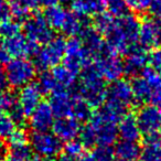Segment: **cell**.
<instances>
[{
	"mask_svg": "<svg viewBox=\"0 0 161 161\" xmlns=\"http://www.w3.org/2000/svg\"><path fill=\"white\" fill-rule=\"evenodd\" d=\"M140 22L132 14L121 18H114L108 29L103 34L106 47L114 54H126V52L137 44Z\"/></svg>",
	"mask_w": 161,
	"mask_h": 161,
	"instance_id": "cell-1",
	"label": "cell"
},
{
	"mask_svg": "<svg viewBox=\"0 0 161 161\" xmlns=\"http://www.w3.org/2000/svg\"><path fill=\"white\" fill-rule=\"evenodd\" d=\"M105 82L94 66L90 65L80 72L77 94L91 107H101L107 97V86Z\"/></svg>",
	"mask_w": 161,
	"mask_h": 161,
	"instance_id": "cell-2",
	"label": "cell"
},
{
	"mask_svg": "<svg viewBox=\"0 0 161 161\" xmlns=\"http://www.w3.org/2000/svg\"><path fill=\"white\" fill-rule=\"evenodd\" d=\"M91 127L93 128L96 138V146H112L115 143L118 131H117V124L118 120L106 113L103 108L97 110L90 118Z\"/></svg>",
	"mask_w": 161,
	"mask_h": 161,
	"instance_id": "cell-3",
	"label": "cell"
},
{
	"mask_svg": "<svg viewBox=\"0 0 161 161\" xmlns=\"http://www.w3.org/2000/svg\"><path fill=\"white\" fill-rule=\"evenodd\" d=\"M66 41L62 36H53L50 41L39 47L34 55V65L36 69L47 71L60 64L64 58Z\"/></svg>",
	"mask_w": 161,
	"mask_h": 161,
	"instance_id": "cell-4",
	"label": "cell"
},
{
	"mask_svg": "<svg viewBox=\"0 0 161 161\" xmlns=\"http://www.w3.org/2000/svg\"><path fill=\"white\" fill-rule=\"evenodd\" d=\"M8 85L14 88H22L33 80L36 74V67L28 58H11L5 69Z\"/></svg>",
	"mask_w": 161,
	"mask_h": 161,
	"instance_id": "cell-5",
	"label": "cell"
},
{
	"mask_svg": "<svg viewBox=\"0 0 161 161\" xmlns=\"http://www.w3.org/2000/svg\"><path fill=\"white\" fill-rule=\"evenodd\" d=\"M93 62V56L85 49L80 39L72 36L66 41L64 54V65L75 73L82 72L90 66Z\"/></svg>",
	"mask_w": 161,
	"mask_h": 161,
	"instance_id": "cell-6",
	"label": "cell"
},
{
	"mask_svg": "<svg viewBox=\"0 0 161 161\" xmlns=\"http://www.w3.org/2000/svg\"><path fill=\"white\" fill-rule=\"evenodd\" d=\"M30 146L36 154L44 159H53L62 152V141L50 131H36L30 137Z\"/></svg>",
	"mask_w": 161,
	"mask_h": 161,
	"instance_id": "cell-7",
	"label": "cell"
},
{
	"mask_svg": "<svg viewBox=\"0 0 161 161\" xmlns=\"http://www.w3.org/2000/svg\"><path fill=\"white\" fill-rule=\"evenodd\" d=\"M93 62H94L93 65L94 69L104 80L108 82L120 80L121 76L125 74L124 61L117 54L112 53L108 50L94 58Z\"/></svg>",
	"mask_w": 161,
	"mask_h": 161,
	"instance_id": "cell-8",
	"label": "cell"
},
{
	"mask_svg": "<svg viewBox=\"0 0 161 161\" xmlns=\"http://www.w3.org/2000/svg\"><path fill=\"white\" fill-rule=\"evenodd\" d=\"M25 36L38 45L44 44L54 36L53 30L49 25L44 14H30L23 23Z\"/></svg>",
	"mask_w": 161,
	"mask_h": 161,
	"instance_id": "cell-9",
	"label": "cell"
},
{
	"mask_svg": "<svg viewBox=\"0 0 161 161\" xmlns=\"http://www.w3.org/2000/svg\"><path fill=\"white\" fill-rule=\"evenodd\" d=\"M105 103L126 113L127 108L134 103L131 83L121 78L112 82L107 87V97Z\"/></svg>",
	"mask_w": 161,
	"mask_h": 161,
	"instance_id": "cell-10",
	"label": "cell"
},
{
	"mask_svg": "<svg viewBox=\"0 0 161 161\" xmlns=\"http://www.w3.org/2000/svg\"><path fill=\"white\" fill-rule=\"evenodd\" d=\"M141 135L150 136L161 132V109L154 105H143L136 116Z\"/></svg>",
	"mask_w": 161,
	"mask_h": 161,
	"instance_id": "cell-11",
	"label": "cell"
},
{
	"mask_svg": "<svg viewBox=\"0 0 161 161\" xmlns=\"http://www.w3.org/2000/svg\"><path fill=\"white\" fill-rule=\"evenodd\" d=\"M1 44L5 47L10 56L14 58H27L29 56H34L39 50V45L29 40L22 33H18L16 36L3 39Z\"/></svg>",
	"mask_w": 161,
	"mask_h": 161,
	"instance_id": "cell-12",
	"label": "cell"
},
{
	"mask_svg": "<svg viewBox=\"0 0 161 161\" xmlns=\"http://www.w3.org/2000/svg\"><path fill=\"white\" fill-rule=\"evenodd\" d=\"M125 60H124V69L125 73L130 76L140 75V73L147 67L149 55L147 49L140 44H135L126 52Z\"/></svg>",
	"mask_w": 161,
	"mask_h": 161,
	"instance_id": "cell-13",
	"label": "cell"
},
{
	"mask_svg": "<svg viewBox=\"0 0 161 161\" xmlns=\"http://www.w3.org/2000/svg\"><path fill=\"white\" fill-rule=\"evenodd\" d=\"M138 40L147 50L161 47V25L152 19L143 20L139 27Z\"/></svg>",
	"mask_w": 161,
	"mask_h": 161,
	"instance_id": "cell-14",
	"label": "cell"
},
{
	"mask_svg": "<svg viewBox=\"0 0 161 161\" xmlns=\"http://www.w3.org/2000/svg\"><path fill=\"white\" fill-rule=\"evenodd\" d=\"M42 95L36 83H30L20 90L17 98V104L22 109L25 116L29 117L30 114L41 104Z\"/></svg>",
	"mask_w": 161,
	"mask_h": 161,
	"instance_id": "cell-15",
	"label": "cell"
},
{
	"mask_svg": "<svg viewBox=\"0 0 161 161\" xmlns=\"http://www.w3.org/2000/svg\"><path fill=\"white\" fill-rule=\"evenodd\" d=\"M29 125L33 132L49 131L54 123V114L49 103L41 102V104L30 114Z\"/></svg>",
	"mask_w": 161,
	"mask_h": 161,
	"instance_id": "cell-16",
	"label": "cell"
},
{
	"mask_svg": "<svg viewBox=\"0 0 161 161\" xmlns=\"http://www.w3.org/2000/svg\"><path fill=\"white\" fill-rule=\"evenodd\" d=\"M52 129H53V134L61 141L67 142V141L74 140L80 136L82 127L80 121L73 117H62L54 120Z\"/></svg>",
	"mask_w": 161,
	"mask_h": 161,
	"instance_id": "cell-17",
	"label": "cell"
},
{
	"mask_svg": "<svg viewBox=\"0 0 161 161\" xmlns=\"http://www.w3.org/2000/svg\"><path fill=\"white\" fill-rule=\"evenodd\" d=\"M72 104H73V94L67 92V90H58L53 94H51L49 105L54 116L62 118V117H71Z\"/></svg>",
	"mask_w": 161,
	"mask_h": 161,
	"instance_id": "cell-18",
	"label": "cell"
},
{
	"mask_svg": "<svg viewBox=\"0 0 161 161\" xmlns=\"http://www.w3.org/2000/svg\"><path fill=\"white\" fill-rule=\"evenodd\" d=\"M80 39L83 42L85 49L93 56V60L97 55H99V54H102L107 50L103 36L96 29L91 28L90 25H87L82 31V33L80 34Z\"/></svg>",
	"mask_w": 161,
	"mask_h": 161,
	"instance_id": "cell-19",
	"label": "cell"
},
{
	"mask_svg": "<svg viewBox=\"0 0 161 161\" xmlns=\"http://www.w3.org/2000/svg\"><path fill=\"white\" fill-rule=\"evenodd\" d=\"M117 131L121 140L126 141H138L141 136L138 123L135 115L125 114L117 124Z\"/></svg>",
	"mask_w": 161,
	"mask_h": 161,
	"instance_id": "cell-20",
	"label": "cell"
},
{
	"mask_svg": "<svg viewBox=\"0 0 161 161\" xmlns=\"http://www.w3.org/2000/svg\"><path fill=\"white\" fill-rule=\"evenodd\" d=\"M72 10L80 17L97 16L106 10V0H72Z\"/></svg>",
	"mask_w": 161,
	"mask_h": 161,
	"instance_id": "cell-21",
	"label": "cell"
},
{
	"mask_svg": "<svg viewBox=\"0 0 161 161\" xmlns=\"http://www.w3.org/2000/svg\"><path fill=\"white\" fill-rule=\"evenodd\" d=\"M139 161H161V134L146 136Z\"/></svg>",
	"mask_w": 161,
	"mask_h": 161,
	"instance_id": "cell-22",
	"label": "cell"
},
{
	"mask_svg": "<svg viewBox=\"0 0 161 161\" xmlns=\"http://www.w3.org/2000/svg\"><path fill=\"white\" fill-rule=\"evenodd\" d=\"M140 149L141 148L136 141H119L113 149L114 151L113 161H139Z\"/></svg>",
	"mask_w": 161,
	"mask_h": 161,
	"instance_id": "cell-23",
	"label": "cell"
},
{
	"mask_svg": "<svg viewBox=\"0 0 161 161\" xmlns=\"http://www.w3.org/2000/svg\"><path fill=\"white\" fill-rule=\"evenodd\" d=\"M51 73L60 90H69L72 86H74L77 77V73L69 69L64 64L56 65L55 67H53Z\"/></svg>",
	"mask_w": 161,
	"mask_h": 161,
	"instance_id": "cell-24",
	"label": "cell"
},
{
	"mask_svg": "<svg viewBox=\"0 0 161 161\" xmlns=\"http://www.w3.org/2000/svg\"><path fill=\"white\" fill-rule=\"evenodd\" d=\"M134 102L141 105H147L150 103L151 97V86L141 75H138L131 82Z\"/></svg>",
	"mask_w": 161,
	"mask_h": 161,
	"instance_id": "cell-25",
	"label": "cell"
},
{
	"mask_svg": "<svg viewBox=\"0 0 161 161\" xmlns=\"http://www.w3.org/2000/svg\"><path fill=\"white\" fill-rule=\"evenodd\" d=\"M87 21H86V18L84 17H80L78 14H76L75 12L73 11H69V14H67V18L64 22V25H63L61 32H63L64 34L69 36V38L72 36H77L82 33L84 29L87 27Z\"/></svg>",
	"mask_w": 161,
	"mask_h": 161,
	"instance_id": "cell-26",
	"label": "cell"
},
{
	"mask_svg": "<svg viewBox=\"0 0 161 161\" xmlns=\"http://www.w3.org/2000/svg\"><path fill=\"white\" fill-rule=\"evenodd\" d=\"M67 14H69V11L64 7L58 5L47 7L44 12V17L49 25L52 28V30H58V31L62 30Z\"/></svg>",
	"mask_w": 161,
	"mask_h": 161,
	"instance_id": "cell-27",
	"label": "cell"
},
{
	"mask_svg": "<svg viewBox=\"0 0 161 161\" xmlns=\"http://www.w3.org/2000/svg\"><path fill=\"white\" fill-rule=\"evenodd\" d=\"M7 159L8 161H30L33 159V150L29 141L10 143Z\"/></svg>",
	"mask_w": 161,
	"mask_h": 161,
	"instance_id": "cell-28",
	"label": "cell"
},
{
	"mask_svg": "<svg viewBox=\"0 0 161 161\" xmlns=\"http://www.w3.org/2000/svg\"><path fill=\"white\" fill-rule=\"evenodd\" d=\"M91 106L84 101L77 93L73 94V104H72V112L71 117L75 118L80 123L86 121L92 117V110Z\"/></svg>",
	"mask_w": 161,
	"mask_h": 161,
	"instance_id": "cell-29",
	"label": "cell"
},
{
	"mask_svg": "<svg viewBox=\"0 0 161 161\" xmlns=\"http://www.w3.org/2000/svg\"><path fill=\"white\" fill-rule=\"evenodd\" d=\"M36 85L40 88L41 93L44 95H51L53 94L55 91L60 90L56 84L55 80H54L53 75L51 72L49 71H42L41 75L39 76Z\"/></svg>",
	"mask_w": 161,
	"mask_h": 161,
	"instance_id": "cell-30",
	"label": "cell"
},
{
	"mask_svg": "<svg viewBox=\"0 0 161 161\" xmlns=\"http://www.w3.org/2000/svg\"><path fill=\"white\" fill-rule=\"evenodd\" d=\"M11 14L16 18V20H25L30 16V11L32 8L29 0H14L10 3Z\"/></svg>",
	"mask_w": 161,
	"mask_h": 161,
	"instance_id": "cell-31",
	"label": "cell"
},
{
	"mask_svg": "<svg viewBox=\"0 0 161 161\" xmlns=\"http://www.w3.org/2000/svg\"><path fill=\"white\" fill-rule=\"evenodd\" d=\"M17 130V125L8 112L0 110V139H8Z\"/></svg>",
	"mask_w": 161,
	"mask_h": 161,
	"instance_id": "cell-32",
	"label": "cell"
},
{
	"mask_svg": "<svg viewBox=\"0 0 161 161\" xmlns=\"http://www.w3.org/2000/svg\"><path fill=\"white\" fill-rule=\"evenodd\" d=\"M106 10L114 18H121L129 14L125 0H106Z\"/></svg>",
	"mask_w": 161,
	"mask_h": 161,
	"instance_id": "cell-33",
	"label": "cell"
},
{
	"mask_svg": "<svg viewBox=\"0 0 161 161\" xmlns=\"http://www.w3.org/2000/svg\"><path fill=\"white\" fill-rule=\"evenodd\" d=\"M63 148H64L65 156L69 157L72 159H75V160H77V159H80V157H83L85 154L84 153L85 147H84L83 143L80 142V140L74 139V140L67 141L66 145L63 146Z\"/></svg>",
	"mask_w": 161,
	"mask_h": 161,
	"instance_id": "cell-34",
	"label": "cell"
},
{
	"mask_svg": "<svg viewBox=\"0 0 161 161\" xmlns=\"http://www.w3.org/2000/svg\"><path fill=\"white\" fill-rule=\"evenodd\" d=\"M91 158L93 161H113L114 160V151L110 146H95Z\"/></svg>",
	"mask_w": 161,
	"mask_h": 161,
	"instance_id": "cell-35",
	"label": "cell"
},
{
	"mask_svg": "<svg viewBox=\"0 0 161 161\" xmlns=\"http://www.w3.org/2000/svg\"><path fill=\"white\" fill-rule=\"evenodd\" d=\"M20 29L21 27L18 21L8 19V20L0 22V36L1 39H6L16 36V34L20 33Z\"/></svg>",
	"mask_w": 161,
	"mask_h": 161,
	"instance_id": "cell-36",
	"label": "cell"
},
{
	"mask_svg": "<svg viewBox=\"0 0 161 161\" xmlns=\"http://www.w3.org/2000/svg\"><path fill=\"white\" fill-rule=\"evenodd\" d=\"M114 20V17L110 16L108 12H102V14L95 16L94 19V29H96L99 33L103 36L105 31L108 29L110 23Z\"/></svg>",
	"mask_w": 161,
	"mask_h": 161,
	"instance_id": "cell-37",
	"label": "cell"
},
{
	"mask_svg": "<svg viewBox=\"0 0 161 161\" xmlns=\"http://www.w3.org/2000/svg\"><path fill=\"white\" fill-rule=\"evenodd\" d=\"M16 104H17V98L14 93L7 90L0 92V110L9 112Z\"/></svg>",
	"mask_w": 161,
	"mask_h": 161,
	"instance_id": "cell-38",
	"label": "cell"
},
{
	"mask_svg": "<svg viewBox=\"0 0 161 161\" xmlns=\"http://www.w3.org/2000/svg\"><path fill=\"white\" fill-rule=\"evenodd\" d=\"M128 9L137 14H142L149 9L151 0H125Z\"/></svg>",
	"mask_w": 161,
	"mask_h": 161,
	"instance_id": "cell-39",
	"label": "cell"
},
{
	"mask_svg": "<svg viewBox=\"0 0 161 161\" xmlns=\"http://www.w3.org/2000/svg\"><path fill=\"white\" fill-rule=\"evenodd\" d=\"M148 63H149L150 67L154 72H157L159 75H161V47L153 49V51L149 55Z\"/></svg>",
	"mask_w": 161,
	"mask_h": 161,
	"instance_id": "cell-40",
	"label": "cell"
},
{
	"mask_svg": "<svg viewBox=\"0 0 161 161\" xmlns=\"http://www.w3.org/2000/svg\"><path fill=\"white\" fill-rule=\"evenodd\" d=\"M148 11L152 20L161 25V0H151Z\"/></svg>",
	"mask_w": 161,
	"mask_h": 161,
	"instance_id": "cell-41",
	"label": "cell"
},
{
	"mask_svg": "<svg viewBox=\"0 0 161 161\" xmlns=\"http://www.w3.org/2000/svg\"><path fill=\"white\" fill-rule=\"evenodd\" d=\"M11 16V8L8 0H0V22L10 19Z\"/></svg>",
	"mask_w": 161,
	"mask_h": 161,
	"instance_id": "cell-42",
	"label": "cell"
},
{
	"mask_svg": "<svg viewBox=\"0 0 161 161\" xmlns=\"http://www.w3.org/2000/svg\"><path fill=\"white\" fill-rule=\"evenodd\" d=\"M11 56H10V54L8 53V51L5 49V47H3L1 43H0V64H7L8 62H9L10 60H11Z\"/></svg>",
	"mask_w": 161,
	"mask_h": 161,
	"instance_id": "cell-43",
	"label": "cell"
},
{
	"mask_svg": "<svg viewBox=\"0 0 161 161\" xmlns=\"http://www.w3.org/2000/svg\"><path fill=\"white\" fill-rule=\"evenodd\" d=\"M8 86V80L7 76H6V71L3 69V66L0 64V92L5 91Z\"/></svg>",
	"mask_w": 161,
	"mask_h": 161,
	"instance_id": "cell-44",
	"label": "cell"
},
{
	"mask_svg": "<svg viewBox=\"0 0 161 161\" xmlns=\"http://www.w3.org/2000/svg\"><path fill=\"white\" fill-rule=\"evenodd\" d=\"M7 154H8V147L6 145V142L0 139V161H5L7 159Z\"/></svg>",
	"mask_w": 161,
	"mask_h": 161,
	"instance_id": "cell-45",
	"label": "cell"
},
{
	"mask_svg": "<svg viewBox=\"0 0 161 161\" xmlns=\"http://www.w3.org/2000/svg\"><path fill=\"white\" fill-rule=\"evenodd\" d=\"M58 1H62V3H69V1H72V0H58Z\"/></svg>",
	"mask_w": 161,
	"mask_h": 161,
	"instance_id": "cell-46",
	"label": "cell"
},
{
	"mask_svg": "<svg viewBox=\"0 0 161 161\" xmlns=\"http://www.w3.org/2000/svg\"><path fill=\"white\" fill-rule=\"evenodd\" d=\"M30 161H41V160H39V159H36V158H33V159H31Z\"/></svg>",
	"mask_w": 161,
	"mask_h": 161,
	"instance_id": "cell-47",
	"label": "cell"
},
{
	"mask_svg": "<svg viewBox=\"0 0 161 161\" xmlns=\"http://www.w3.org/2000/svg\"><path fill=\"white\" fill-rule=\"evenodd\" d=\"M10 1H14V0H10Z\"/></svg>",
	"mask_w": 161,
	"mask_h": 161,
	"instance_id": "cell-48",
	"label": "cell"
}]
</instances>
